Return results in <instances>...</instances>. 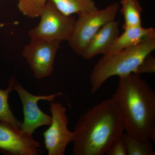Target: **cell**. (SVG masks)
Listing matches in <instances>:
<instances>
[{"instance_id":"6da1fadb","label":"cell","mask_w":155,"mask_h":155,"mask_svg":"<svg viewBox=\"0 0 155 155\" xmlns=\"http://www.w3.org/2000/svg\"><path fill=\"white\" fill-rule=\"evenodd\" d=\"M124 121L113 97L89 108L78 119L74 128L72 153L103 155L124 133Z\"/></svg>"},{"instance_id":"7a4b0ae2","label":"cell","mask_w":155,"mask_h":155,"mask_svg":"<svg viewBox=\"0 0 155 155\" xmlns=\"http://www.w3.org/2000/svg\"><path fill=\"white\" fill-rule=\"evenodd\" d=\"M121 111L125 133L141 140H155V92L139 75L119 77L113 96Z\"/></svg>"},{"instance_id":"3957f363","label":"cell","mask_w":155,"mask_h":155,"mask_svg":"<svg viewBox=\"0 0 155 155\" xmlns=\"http://www.w3.org/2000/svg\"><path fill=\"white\" fill-rule=\"evenodd\" d=\"M155 49V35L135 46L103 55L91 73V93L98 91L113 76L120 77L134 73L145 58Z\"/></svg>"},{"instance_id":"277c9868","label":"cell","mask_w":155,"mask_h":155,"mask_svg":"<svg viewBox=\"0 0 155 155\" xmlns=\"http://www.w3.org/2000/svg\"><path fill=\"white\" fill-rule=\"evenodd\" d=\"M119 8V4L115 3L102 10L97 9L78 14L68 40L72 50L81 56L96 33L107 23L115 20Z\"/></svg>"},{"instance_id":"5b68a950","label":"cell","mask_w":155,"mask_h":155,"mask_svg":"<svg viewBox=\"0 0 155 155\" xmlns=\"http://www.w3.org/2000/svg\"><path fill=\"white\" fill-rule=\"evenodd\" d=\"M40 17L38 25L28 31L30 38L68 41L75 25V17L61 13L50 0Z\"/></svg>"},{"instance_id":"8992f818","label":"cell","mask_w":155,"mask_h":155,"mask_svg":"<svg viewBox=\"0 0 155 155\" xmlns=\"http://www.w3.org/2000/svg\"><path fill=\"white\" fill-rule=\"evenodd\" d=\"M50 110L51 122L43 134L45 147L48 155H64L67 146L75 138L74 132L68 128L67 109L61 103L53 101Z\"/></svg>"},{"instance_id":"52a82bcc","label":"cell","mask_w":155,"mask_h":155,"mask_svg":"<svg viewBox=\"0 0 155 155\" xmlns=\"http://www.w3.org/2000/svg\"><path fill=\"white\" fill-rule=\"evenodd\" d=\"M13 90L19 96L23 108L24 119L21 123L20 131L22 133L32 135L35 130L41 126L49 125L51 122V116L45 114L39 107V101H46L51 102L56 97L62 95L58 92L47 95H37L30 93L17 82L15 77L13 83Z\"/></svg>"},{"instance_id":"ba28073f","label":"cell","mask_w":155,"mask_h":155,"mask_svg":"<svg viewBox=\"0 0 155 155\" xmlns=\"http://www.w3.org/2000/svg\"><path fill=\"white\" fill-rule=\"evenodd\" d=\"M22 54L35 78L42 79L52 74L56 54L61 42L30 38Z\"/></svg>"},{"instance_id":"9c48e42d","label":"cell","mask_w":155,"mask_h":155,"mask_svg":"<svg viewBox=\"0 0 155 155\" xmlns=\"http://www.w3.org/2000/svg\"><path fill=\"white\" fill-rule=\"evenodd\" d=\"M41 147L32 135L22 133L9 124L0 123V153L10 155H38Z\"/></svg>"},{"instance_id":"30bf717a","label":"cell","mask_w":155,"mask_h":155,"mask_svg":"<svg viewBox=\"0 0 155 155\" xmlns=\"http://www.w3.org/2000/svg\"><path fill=\"white\" fill-rule=\"evenodd\" d=\"M119 21L114 20L102 27L89 42L81 57L90 60L99 54H105L119 35Z\"/></svg>"},{"instance_id":"8fae6325","label":"cell","mask_w":155,"mask_h":155,"mask_svg":"<svg viewBox=\"0 0 155 155\" xmlns=\"http://www.w3.org/2000/svg\"><path fill=\"white\" fill-rule=\"evenodd\" d=\"M124 29V32L117 37L107 53L115 52L135 46L155 35V29L152 27L144 28L140 25Z\"/></svg>"},{"instance_id":"7c38bea8","label":"cell","mask_w":155,"mask_h":155,"mask_svg":"<svg viewBox=\"0 0 155 155\" xmlns=\"http://www.w3.org/2000/svg\"><path fill=\"white\" fill-rule=\"evenodd\" d=\"M61 13L67 16L97 9L93 0H50Z\"/></svg>"},{"instance_id":"4fadbf2b","label":"cell","mask_w":155,"mask_h":155,"mask_svg":"<svg viewBox=\"0 0 155 155\" xmlns=\"http://www.w3.org/2000/svg\"><path fill=\"white\" fill-rule=\"evenodd\" d=\"M14 76L9 81V86L5 90L0 89V123H5L20 129L21 122L15 117L10 108L8 98L10 93L13 90Z\"/></svg>"},{"instance_id":"5bb4252c","label":"cell","mask_w":155,"mask_h":155,"mask_svg":"<svg viewBox=\"0 0 155 155\" xmlns=\"http://www.w3.org/2000/svg\"><path fill=\"white\" fill-rule=\"evenodd\" d=\"M120 13L124 19L123 28L142 25V8L138 0H121Z\"/></svg>"},{"instance_id":"9a60e30c","label":"cell","mask_w":155,"mask_h":155,"mask_svg":"<svg viewBox=\"0 0 155 155\" xmlns=\"http://www.w3.org/2000/svg\"><path fill=\"white\" fill-rule=\"evenodd\" d=\"M127 149V155H155L152 142L134 138L127 134L122 136Z\"/></svg>"},{"instance_id":"2e32d148","label":"cell","mask_w":155,"mask_h":155,"mask_svg":"<svg viewBox=\"0 0 155 155\" xmlns=\"http://www.w3.org/2000/svg\"><path fill=\"white\" fill-rule=\"evenodd\" d=\"M48 0H18L19 11L28 18L40 17Z\"/></svg>"},{"instance_id":"e0dca14e","label":"cell","mask_w":155,"mask_h":155,"mask_svg":"<svg viewBox=\"0 0 155 155\" xmlns=\"http://www.w3.org/2000/svg\"><path fill=\"white\" fill-rule=\"evenodd\" d=\"M155 72V58L151 53L142 61L134 74L140 76L144 73H152Z\"/></svg>"},{"instance_id":"ac0fdd59","label":"cell","mask_w":155,"mask_h":155,"mask_svg":"<svg viewBox=\"0 0 155 155\" xmlns=\"http://www.w3.org/2000/svg\"><path fill=\"white\" fill-rule=\"evenodd\" d=\"M107 155H127V149L122 136L114 142L106 153Z\"/></svg>"},{"instance_id":"d6986e66","label":"cell","mask_w":155,"mask_h":155,"mask_svg":"<svg viewBox=\"0 0 155 155\" xmlns=\"http://www.w3.org/2000/svg\"><path fill=\"white\" fill-rule=\"evenodd\" d=\"M17 1H18V0H17Z\"/></svg>"}]
</instances>
